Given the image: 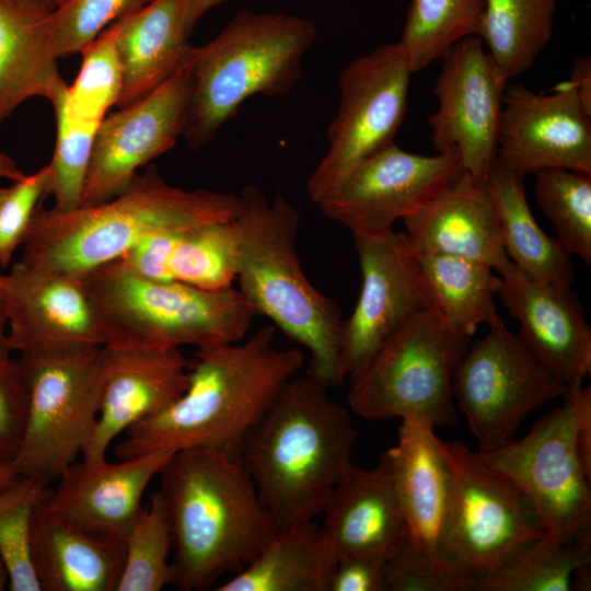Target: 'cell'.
I'll return each mask as SVG.
<instances>
[{
	"instance_id": "cell-3",
	"label": "cell",
	"mask_w": 591,
	"mask_h": 591,
	"mask_svg": "<svg viewBox=\"0 0 591 591\" xmlns=\"http://www.w3.org/2000/svg\"><path fill=\"white\" fill-rule=\"evenodd\" d=\"M327 386L293 376L247 433L240 459L279 531L315 520L351 465L358 433Z\"/></svg>"
},
{
	"instance_id": "cell-14",
	"label": "cell",
	"mask_w": 591,
	"mask_h": 591,
	"mask_svg": "<svg viewBox=\"0 0 591 591\" xmlns=\"http://www.w3.org/2000/svg\"><path fill=\"white\" fill-rule=\"evenodd\" d=\"M439 439L432 425L403 419L397 444L387 450L405 524V542L387 569L431 573L453 591H472L448 555L450 480Z\"/></svg>"
},
{
	"instance_id": "cell-13",
	"label": "cell",
	"mask_w": 591,
	"mask_h": 591,
	"mask_svg": "<svg viewBox=\"0 0 591 591\" xmlns=\"http://www.w3.org/2000/svg\"><path fill=\"white\" fill-rule=\"evenodd\" d=\"M410 72L398 43L354 59L338 80L337 115L327 128L328 149L306 181L320 204L366 158L394 141L407 109Z\"/></svg>"
},
{
	"instance_id": "cell-35",
	"label": "cell",
	"mask_w": 591,
	"mask_h": 591,
	"mask_svg": "<svg viewBox=\"0 0 591 591\" xmlns=\"http://www.w3.org/2000/svg\"><path fill=\"white\" fill-rule=\"evenodd\" d=\"M486 0H412L397 42L412 73L422 70L459 40L478 36Z\"/></svg>"
},
{
	"instance_id": "cell-21",
	"label": "cell",
	"mask_w": 591,
	"mask_h": 591,
	"mask_svg": "<svg viewBox=\"0 0 591 591\" xmlns=\"http://www.w3.org/2000/svg\"><path fill=\"white\" fill-rule=\"evenodd\" d=\"M188 366L177 348L102 347L99 415L82 461L106 460L118 436L171 406L187 386Z\"/></svg>"
},
{
	"instance_id": "cell-9",
	"label": "cell",
	"mask_w": 591,
	"mask_h": 591,
	"mask_svg": "<svg viewBox=\"0 0 591 591\" xmlns=\"http://www.w3.org/2000/svg\"><path fill=\"white\" fill-rule=\"evenodd\" d=\"M467 347L432 309L417 314L349 376V410L369 420L454 425L453 375Z\"/></svg>"
},
{
	"instance_id": "cell-20",
	"label": "cell",
	"mask_w": 591,
	"mask_h": 591,
	"mask_svg": "<svg viewBox=\"0 0 591 591\" xmlns=\"http://www.w3.org/2000/svg\"><path fill=\"white\" fill-rule=\"evenodd\" d=\"M8 344L20 355L102 347L82 280L19 260L0 274Z\"/></svg>"
},
{
	"instance_id": "cell-18",
	"label": "cell",
	"mask_w": 591,
	"mask_h": 591,
	"mask_svg": "<svg viewBox=\"0 0 591 591\" xmlns=\"http://www.w3.org/2000/svg\"><path fill=\"white\" fill-rule=\"evenodd\" d=\"M188 99L187 55L151 93L106 115L95 134L80 206L118 196L141 166L172 149L184 132Z\"/></svg>"
},
{
	"instance_id": "cell-38",
	"label": "cell",
	"mask_w": 591,
	"mask_h": 591,
	"mask_svg": "<svg viewBox=\"0 0 591 591\" xmlns=\"http://www.w3.org/2000/svg\"><path fill=\"white\" fill-rule=\"evenodd\" d=\"M124 542L125 564L116 591H160L173 583L172 530L160 490L150 496Z\"/></svg>"
},
{
	"instance_id": "cell-17",
	"label": "cell",
	"mask_w": 591,
	"mask_h": 591,
	"mask_svg": "<svg viewBox=\"0 0 591 591\" xmlns=\"http://www.w3.org/2000/svg\"><path fill=\"white\" fill-rule=\"evenodd\" d=\"M433 88L437 111L428 118L438 152L455 151L463 169L485 182L496 159L497 128L509 79L478 36L455 43L441 58Z\"/></svg>"
},
{
	"instance_id": "cell-39",
	"label": "cell",
	"mask_w": 591,
	"mask_h": 591,
	"mask_svg": "<svg viewBox=\"0 0 591 591\" xmlns=\"http://www.w3.org/2000/svg\"><path fill=\"white\" fill-rule=\"evenodd\" d=\"M116 22L82 48L81 67L63 99L54 106L69 117L101 123L116 106L123 86V70L116 47Z\"/></svg>"
},
{
	"instance_id": "cell-8",
	"label": "cell",
	"mask_w": 591,
	"mask_h": 591,
	"mask_svg": "<svg viewBox=\"0 0 591 591\" xmlns=\"http://www.w3.org/2000/svg\"><path fill=\"white\" fill-rule=\"evenodd\" d=\"M473 456L531 501L545 535L591 546V389L568 387L563 404L521 439Z\"/></svg>"
},
{
	"instance_id": "cell-7",
	"label": "cell",
	"mask_w": 591,
	"mask_h": 591,
	"mask_svg": "<svg viewBox=\"0 0 591 591\" xmlns=\"http://www.w3.org/2000/svg\"><path fill=\"white\" fill-rule=\"evenodd\" d=\"M102 347L207 348L245 338L254 316L234 287L208 290L144 278L120 259L84 277Z\"/></svg>"
},
{
	"instance_id": "cell-19",
	"label": "cell",
	"mask_w": 591,
	"mask_h": 591,
	"mask_svg": "<svg viewBox=\"0 0 591 591\" xmlns=\"http://www.w3.org/2000/svg\"><path fill=\"white\" fill-rule=\"evenodd\" d=\"M497 159L524 177L545 169L591 175V113L569 81L549 95L508 84L497 128Z\"/></svg>"
},
{
	"instance_id": "cell-5",
	"label": "cell",
	"mask_w": 591,
	"mask_h": 591,
	"mask_svg": "<svg viewBox=\"0 0 591 591\" xmlns=\"http://www.w3.org/2000/svg\"><path fill=\"white\" fill-rule=\"evenodd\" d=\"M239 199L237 290L254 314L269 318L308 350V374L327 387L340 385L344 318L337 302L320 292L302 270L298 210L278 190L269 202L254 185L242 188Z\"/></svg>"
},
{
	"instance_id": "cell-43",
	"label": "cell",
	"mask_w": 591,
	"mask_h": 591,
	"mask_svg": "<svg viewBox=\"0 0 591 591\" xmlns=\"http://www.w3.org/2000/svg\"><path fill=\"white\" fill-rule=\"evenodd\" d=\"M27 384L18 360L0 357V463L15 457L24 432Z\"/></svg>"
},
{
	"instance_id": "cell-47",
	"label": "cell",
	"mask_w": 591,
	"mask_h": 591,
	"mask_svg": "<svg viewBox=\"0 0 591 591\" xmlns=\"http://www.w3.org/2000/svg\"><path fill=\"white\" fill-rule=\"evenodd\" d=\"M24 174L16 162L8 154L0 152V177L16 182L24 177Z\"/></svg>"
},
{
	"instance_id": "cell-1",
	"label": "cell",
	"mask_w": 591,
	"mask_h": 591,
	"mask_svg": "<svg viewBox=\"0 0 591 591\" xmlns=\"http://www.w3.org/2000/svg\"><path fill=\"white\" fill-rule=\"evenodd\" d=\"M275 329L268 325L248 338L196 349L184 393L130 427L115 447L117 457L189 448L240 457L250 430L303 368L300 350L275 347Z\"/></svg>"
},
{
	"instance_id": "cell-10",
	"label": "cell",
	"mask_w": 591,
	"mask_h": 591,
	"mask_svg": "<svg viewBox=\"0 0 591 591\" xmlns=\"http://www.w3.org/2000/svg\"><path fill=\"white\" fill-rule=\"evenodd\" d=\"M27 415L11 465L48 483L81 455L93 433L102 386V347L20 355Z\"/></svg>"
},
{
	"instance_id": "cell-24",
	"label": "cell",
	"mask_w": 591,
	"mask_h": 591,
	"mask_svg": "<svg viewBox=\"0 0 591 591\" xmlns=\"http://www.w3.org/2000/svg\"><path fill=\"white\" fill-rule=\"evenodd\" d=\"M322 514L337 559L363 555L390 561L405 542V524L389 452L372 468L351 463Z\"/></svg>"
},
{
	"instance_id": "cell-37",
	"label": "cell",
	"mask_w": 591,
	"mask_h": 591,
	"mask_svg": "<svg viewBox=\"0 0 591 591\" xmlns=\"http://www.w3.org/2000/svg\"><path fill=\"white\" fill-rule=\"evenodd\" d=\"M48 482L18 475L0 488V554L9 572V590L42 591L31 553L32 522L49 496Z\"/></svg>"
},
{
	"instance_id": "cell-48",
	"label": "cell",
	"mask_w": 591,
	"mask_h": 591,
	"mask_svg": "<svg viewBox=\"0 0 591 591\" xmlns=\"http://www.w3.org/2000/svg\"><path fill=\"white\" fill-rule=\"evenodd\" d=\"M11 350L8 344V326L4 305L0 297V357L8 358L10 357Z\"/></svg>"
},
{
	"instance_id": "cell-52",
	"label": "cell",
	"mask_w": 591,
	"mask_h": 591,
	"mask_svg": "<svg viewBox=\"0 0 591 591\" xmlns=\"http://www.w3.org/2000/svg\"><path fill=\"white\" fill-rule=\"evenodd\" d=\"M9 187H0V206L8 193Z\"/></svg>"
},
{
	"instance_id": "cell-34",
	"label": "cell",
	"mask_w": 591,
	"mask_h": 591,
	"mask_svg": "<svg viewBox=\"0 0 591 591\" xmlns=\"http://www.w3.org/2000/svg\"><path fill=\"white\" fill-rule=\"evenodd\" d=\"M591 564V546L546 535L526 543L480 577L473 591H571L575 573Z\"/></svg>"
},
{
	"instance_id": "cell-41",
	"label": "cell",
	"mask_w": 591,
	"mask_h": 591,
	"mask_svg": "<svg viewBox=\"0 0 591 591\" xmlns=\"http://www.w3.org/2000/svg\"><path fill=\"white\" fill-rule=\"evenodd\" d=\"M152 0H63L49 13L51 49L57 59L80 53L112 23Z\"/></svg>"
},
{
	"instance_id": "cell-51",
	"label": "cell",
	"mask_w": 591,
	"mask_h": 591,
	"mask_svg": "<svg viewBox=\"0 0 591 591\" xmlns=\"http://www.w3.org/2000/svg\"><path fill=\"white\" fill-rule=\"evenodd\" d=\"M9 589V572L7 565L0 554V591Z\"/></svg>"
},
{
	"instance_id": "cell-36",
	"label": "cell",
	"mask_w": 591,
	"mask_h": 591,
	"mask_svg": "<svg viewBox=\"0 0 591 591\" xmlns=\"http://www.w3.org/2000/svg\"><path fill=\"white\" fill-rule=\"evenodd\" d=\"M534 194L554 225L556 240L570 255L591 264V175L567 169L536 172Z\"/></svg>"
},
{
	"instance_id": "cell-15",
	"label": "cell",
	"mask_w": 591,
	"mask_h": 591,
	"mask_svg": "<svg viewBox=\"0 0 591 591\" xmlns=\"http://www.w3.org/2000/svg\"><path fill=\"white\" fill-rule=\"evenodd\" d=\"M464 172L455 151L422 155L394 141L355 166L318 206L326 218L354 234L393 230Z\"/></svg>"
},
{
	"instance_id": "cell-25",
	"label": "cell",
	"mask_w": 591,
	"mask_h": 591,
	"mask_svg": "<svg viewBox=\"0 0 591 591\" xmlns=\"http://www.w3.org/2000/svg\"><path fill=\"white\" fill-rule=\"evenodd\" d=\"M402 220L415 254L467 258L495 270L508 260L486 181L465 171Z\"/></svg>"
},
{
	"instance_id": "cell-42",
	"label": "cell",
	"mask_w": 591,
	"mask_h": 591,
	"mask_svg": "<svg viewBox=\"0 0 591 591\" xmlns=\"http://www.w3.org/2000/svg\"><path fill=\"white\" fill-rule=\"evenodd\" d=\"M49 166L13 182L0 206V267L5 268L22 246L33 215L47 196Z\"/></svg>"
},
{
	"instance_id": "cell-6",
	"label": "cell",
	"mask_w": 591,
	"mask_h": 591,
	"mask_svg": "<svg viewBox=\"0 0 591 591\" xmlns=\"http://www.w3.org/2000/svg\"><path fill=\"white\" fill-rule=\"evenodd\" d=\"M316 37L315 24L302 16L244 10L207 44L190 46L187 146L210 143L248 97L288 94Z\"/></svg>"
},
{
	"instance_id": "cell-31",
	"label": "cell",
	"mask_w": 591,
	"mask_h": 591,
	"mask_svg": "<svg viewBox=\"0 0 591 591\" xmlns=\"http://www.w3.org/2000/svg\"><path fill=\"white\" fill-rule=\"evenodd\" d=\"M336 553L315 520L279 531L259 556L216 591H328Z\"/></svg>"
},
{
	"instance_id": "cell-2",
	"label": "cell",
	"mask_w": 591,
	"mask_h": 591,
	"mask_svg": "<svg viewBox=\"0 0 591 591\" xmlns=\"http://www.w3.org/2000/svg\"><path fill=\"white\" fill-rule=\"evenodd\" d=\"M175 548L173 586L212 587L253 563L279 530L241 459L208 448L174 452L160 471Z\"/></svg>"
},
{
	"instance_id": "cell-4",
	"label": "cell",
	"mask_w": 591,
	"mask_h": 591,
	"mask_svg": "<svg viewBox=\"0 0 591 591\" xmlns=\"http://www.w3.org/2000/svg\"><path fill=\"white\" fill-rule=\"evenodd\" d=\"M239 206L233 194L172 186L150 165L102 204L69 211L39 204L20 260L82 279L155 233L234 220Z\"/></svg>"
},
{
	"instance_id": "cell-26",
	"label": "cell",
	"mask_w": 591,
	"mask_h": 591,
	"mask_svg": "<svg viewBox=\"0 0 591 591\" xmlns=\"http://www.w3.org/2000/svg\"><path fill=\"white\" fill-rule=\"evenodd\" d=\"M31 553L42 591H116L125 542L82 528L46 509L35 511Z\"/></svg>"
},
{
	"instance_id": "cell-45",
	"label": "cell",
	"mask_w": 591,
	"mask_h": 591,
	"mask_svg": "<svg viewBox=\"0 0 591 591\" xmlns=\"http://www.w3.org/2000/svg\"><path fill=\"white\" fill-rule=\"evenodd\" d=\"M579 94L586 109L591 113V58L578 57L568 80Z\"/></svg>"
},
{
	"instance_id": "cell-46",
	"label": "cell",
	"mask_w": 591,
	"mask_h": 591,
	"mask_svg": "<svg viewBox=\"0 0 591 591\" xmlns=\"http://www.w3.org/2000/svg\"><path fill=\"white\" fill-rule=\"evenodd\" d=\"M227 0H188V28L192 33L198 21L211 9Z\"/></svg>"
},
{
	"instance_id": "cell-33",
	"label": "cell",
	"mask_w": 591,
	"mask_h": 591,
	"mask_svg": "<svg viewBox=\"0 0 591 591\" xmlns=\"http://www.w3.org/2000/svg\"><path fill=\"white\" fill-rule=\"evenodd\" d=\"M555 11L556 0H486L478 37L509 80L551 42Z\"/></svg>"
},
{
	"instance_id": "cell-11",
	"label": "cell",
	"mask_w": 591,
	"mask_h": 591,
	"mask_svg": "<svg viewBox=\"0 0 591 591\" xmlns=\"http://www.w3.org/2000/svg\"><path fill=\"white\" fill-rule=\"evenodd\" d=\"M439 445L450 480L448 555L473 591L514 551L545 536V529L526 496L465 444L439 439Z\"/></svg>"
},
{
	"instance_id": "cell-23",
	"label": "cell",
	"mask_w": 591,
	"mask_h": 591,
	"mask_svg": "<svg viewBox=\"0 0 591 591\" xmlns=\"http://www.w3.org/2000/svg\"><path fill=\"white\" fill-rule=\"evenodd\" d=\"M172 454L154 451L116 463L76 461L59 475L43 506L90 531L125 541L143 508L148 485Z\"/></svg>"
},
{
	"instance_id": "cell-12",
	"label": "cell",
	"mask_w": 591,
	"mask_h": 591,
	"mask_svg": "<svg viewBox=\"0 0 591 591\" xmlns=\"http://www.w3.org/2000/svg\"><path fill=\"white\" fill-rule=\"evenodd\" d=\"M487 325L485 336L467 347L452 383L480 452L512 441L529 414L568 390L498 314Z\"/></svg>"
},
{
	"instance_id": "cell-27",
	"label": "cell",
	"mask_w": 591,
	"mask_h": 591,
	"mask_svg": "<svg viewBox=\"0 0 591 591\" xmlns=\"http://www.w3.org/2000/svg\"><path fill=\"white\" fill-rule=\"evenodd\" d=\"M237 244L234 219L155 233L119 259L148 279L219 290L233 287Z\"/></svg>"
},
{
	"instance_id": "cell-28",
	"label": "cell",
	"mask_w": 591,
	"mask_h": 591,
	"mask_svg": "<svg viewBox=\"0 0 591 591\" xmlns=\"http://www.w3.org/2000/svg\"><path fill=\"white\" fill-rule=\"evenodd\" d=\"M116 47L123 70L117 107L151 93L186 60L188 0H152L116 21Z\"/></svg>"
},
{
	"instance_id": "cell-49",
	"label": "cell",
	"mask_w": 591,
	"mask_h": 591,
	"mask_svg": "<svg viewBox=\"0 0 591 591\" xmlns=\"http://www.w3.org/2000/svg\"><path fill=\"white\" fill-rule=\"evenodd\" d=\"M19 474L9 463H0V488L12 483Z\"/></svg>"
},
{
	"instance_id": "cell-22",
	"label": "cell",
	"mask_w": 591,
	"mask_h": 591,
	"mask_svg": "<svg viewBox=\"0 0 591 591\" xmlns=\"http://www.w3.org/2000/svg\"><path fill=\"white\" fill-rule=\"evenodd\" d=\"M498 296L520 324L522 343L567 387L591 372V328L571 288L537 280L509 259L497 270Z\"/></svg>"
},
{
	"instance_id": "cell-16",
	"label": "cell",
	"mask_w": 591,
	"mask_h": 591,
	"mask_svg": "<svg viewBox=\"0 0 591 591\" xmlns=\"http://www.w3.org/2000/svg\"><path fill=\"white\" fill-rule=\"evenodd\" d=\"M354 242L362 283L343 325L339 366L344 378L359 371L413 317L431 309L405 233L354 234Z\"/></svg>"
},
{
	"instance_id": "cell-30",
	"label": "cell",
	"mask_w": 591,
	"mask_h": 591,
	"mask_svg": "<svg viewBox=\"0 0 591 591\" xmlns=\"http://www.w3.org/2000/svg\"><path fill=\"white\" fill-rule=\"evenodd\" d=\"M523 178L497 157L486 177L503 251L524 274L557 287L571 288L575 281L571 256L536 222Z\"/></svg>"
},
{
	"instance_id": "cell-44",
	"label": "cell",
	"mask_w": 591,
	"mask_h": 591,
	"mask_svg": "<svg viewBox=\"0 0 591 591\" xmlns=\"http://www.w3.org/2000/svg\"><path fill=\"white\" fill-rule=\"evenodd\" d=\"M387 560L348 556L337 560L328 591H387Z\"/></svg>"
},
{
	"instance_id": "cell-29",
	"label": "cell",
	"mask_w": 591,
	"mask_h": 591,
	"mask_svg": "<svg viewBox=\"0 0 591 591\" xmlns=\"http://www.w3.org/2000/svg\"><path fill=\"white\" fill-rule=\"evenodd\" d=\"M49 13L16 0H0V123L32 97L53 107L65 96L49 33Z\"/></svg>"
},
{
	"instance_id": "cell-32",
	"label": "cell",
	"mask_w": 591,
	"mask_h": 591,
	"mask_svg": "<svg viewBox=\"0 0 591 591\" xmlns=\"http://www.w3.org/2000/svg\"><path fill=\"white\" fill-rule=\"evenodd\" d=\"M431 309L456 333L470 338L498 313L500 276L490 266L455 256L416 254Z\"/></svg>"
},
{
	"instance_id": "cell-40",
	"label": "cell",
	"mask_w": 591,
	"mask_h": 591,
	"mask_svg": "<svg viewBox=\"0 0 591 591\" xmlns=\"http://www.w3.org/2000/svg\"><path fill=\"white\" fill-rule=\"evenodd\" d=\"M56 143L48 163L47 195L54 199L51 208L73 210L81 205L82 190L92 147L100 123L77 120L60 107H55Z\"/></svg>"
},
{
	"instance_id": "cell-50",
	"label": "cell",
	"mask_w": 591,
	"mask_h": 591,
	"mask_svg": "<svg viewBox=\"0 0 591 591\" xmlns=\"http://www.w3.org/2000/svg\"><path fill=\"white\" fill-rule=\"evenodd\" d=\"M19 2L35 7L37 9L51 12L54 11L63 0H16Z\"/></svg>"
}]
</instances>
